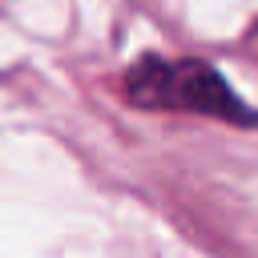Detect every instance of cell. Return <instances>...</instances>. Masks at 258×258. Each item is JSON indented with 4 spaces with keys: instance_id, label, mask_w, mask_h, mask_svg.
Segmentation results:
<instances>
[{
    "instance_id": "6da1fadb",
    "label": "cell",
    "mask_w": 258,
    "mask_h": 258,
    "mask_svg": "<svg viewBox=\"0 0 258 258\" xmlns=\"http://www.w3.org/2000/svg\"><path fill=\"white\" fill-rule=\"evenodd\" d=\"M125 101L137 109H173V113H202L218 121H258L226 77L206 60H169V56H141L125 73Z\"/></svg>"
}]
</instances>
